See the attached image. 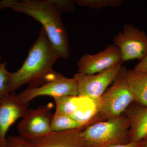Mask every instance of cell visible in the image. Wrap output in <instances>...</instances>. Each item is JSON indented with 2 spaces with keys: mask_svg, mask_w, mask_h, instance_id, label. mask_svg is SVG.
Wrapping results in <instances>:
<instances>
[{
  "mask_svg": "<svg viewBox=\"0 0 147 147\" xmlns=\"http://www.w3.org/2000/svg\"><path fill=\"white\" fill-rule=\"evenodd\" d=\"M122 67V63H121L96 74L78 72L74 74L73 79L77 84L79 95L93 100L99 98L109 85L116 80Z\"/></svg>",
  "mask_w": 147,
  "mask_h": 147,
  "instance_id": "obj_8",
  "label": "cell"
},
{
  "mask_svg": "<svg viewBox=\"0 0 147 147\" xmlns=\"http://www.w3.org/2000/svg\"><path fill=\"white\" fill-rule=\"evenodd\" d=\"M28 105L21 104L12 92L0 100V147H7L6 134L11 126L22 118Z\"/></svg>",
  "mask_w": 147,
  "mask_h": 147,
  "instance_id": "obj_10",
  "label": "cell"
},
{
  "mask_svg": "<svg viewBox=\"0 0 147 147\" xmlns=\"http://www.w3.org/2000/svg\"><path fill=\"white\" fill-rule=\"evenodd\" d=\"M7 147H35L30 141L20 136H9L7 138Z\"/></svg>",
  "mask_w": 147,
  "mask_h": 147,
  "instance_id": "obj_18",
  "label": "cell"
},
{
  "mask_svg": "<svg viewBox=\"0 0 147 147\" xmlns=\"http://www.w3.org/2000/svg\"><path fill=\"white\" fill-rule=\"evenodd\" d=\"M127 71L126 67H123L112 86L94 100L98 113L105 120L121 115L133 102L127 79Z\"/></svg>",
  "mask_w": 147,
  "mask_h": 147,
  "instance_id": "obj_4",
  "label": "cell"
},
{
  "mask_svg": "<svg viewBox=\"0 0 147 147\" xmlns=\"http://www.w3.org/2000/svg\"><path fill=\"white\" fill-rule=\"evenodd\" d=\"M78 95L79 92L75 80L53 70L46 82L38 86L28 87L24 91L16 94V98L21 104L29 105V102L35 98L43 96L54 98Z\"/></svg>",
  "mask_w": 147,
  "mask_h": 147,
  "instance_id": "obj_5",
  "label": "cell"
},
{
  "mask_svg": "<svg viewBox=\"0 0 147 147\" xmlns=\"http://www.w3.org/2000/svg\"><path fill=\"white\" fill-rule=\"evenodd\" d=\"M144 141L142 140L139 142H130L127 144H116L109 147H144Z\"/></svg>",
  "mask_w": 147,
  "mask_h": 147,
  "instance_id": "obj_20",
  "label": "cell"
},
{
  "mask_svg": "<svg viewBox=\"0 0 147 147\" xmlns=\"http://www.w3.org/2000/svg\"><path fill=\"white\" fill-rule=\"evenodd\" d=\"M130 71L133 74H140L147 72V54L145 58L139 62Z\"/></svg>",
  "mask_w": 147,
  "mask_h": 147,
  "instance_id": "obj_19",
  "label": "cell"
},
{
  "mask_svg": "<svg viewBox=\"0 0 147 147\" xmlns=\"http://www.w3.org/2000/svg\"><path fill=\"white\" fill-rule=\"evenodd\" d=\"M114 45L120 51L123 62L143 60L147 54V34L138 28L127 24L114 37Z\"/></svg>",
  "mask_w": 147,
  "mask_h": 147,
  "instance_id": "obj_7",
  "label": "cell"
},
{
  "mask_svg": "<svg viewBox=\"0 0 147 147\" xmlns=\"http://www.w3.org/2000/svg\"><path fill=\"white\" fill-rule=\"evenodd\" d=\"M6 65V62L0 63V100L5 98L11 93L12 73L7 71Z\"/></svg>",
  "mask_w": 147,
  "mask_h": 147,
  "instance_id": "obj_16",
  "label": "cell"
},
{
  "mask_svg": "<svg viewBox=\"0 0 147 147\" xmlns=\"http://www.w3.org/2000/svg\"><path fill=\"white\" fill-rule=\"evenodd\" d=\"M143 140L144 141V147H147V137Z\"/></svg>",
  "mask_w": 147,
  "mask_h": 147,
  "instance_id": "obj_21",
  "label": "cell"
},
{
  "mask_svg": "<svg viewBox=\"0 0 147 147\" xmlns=\"http://www.w3.org/2000/svg\"><path fill=\"white\" fill-rule=\"evenodd\" d=\"M88 126L87 124L75 120L69 116L55 112L53 115L51 129L52 132L82 130Z\"/></svg>",
  "mask_w": 147,
  "mask_h": 147,
  "instance_id": "obj_15",
  "label": "cell"
},
{
  "mask_svg": "<svg viewBox=\"0 0 147 147\" xmlns=\"http://www.w3.org/2000/svg\"><path fill=\"white\" fill-rule=\"evenodd\" d=\"M85 98V97L79 95L54 98L56 106L55 112L70 117L79 110Z\"/></svg>",
  "mask_w": 147,
  "mask_h": 147,
  "instance_id": "obj_14",
  "label": "cell"
},
{
  "mask_svg": "<svg viewBox=\"0 0 147 147\" xmlns=\"http://www.w3.org/2000/svg\"><path fill=\"white\" fill-rule=\"evenodd\" d=\"M74 1L78 5L94 9L109 6L117 7L123 2V0H77Z\"/></svg>",
  "mask_w": 147,
  "mask_h": 147,
  "instance_id": "obj_17",
  "label": "cell"
},
{
  "mask_svg": "<svg viewBox=\"0 0 147 147\" xmlns=\"http://www.w3.org/2000/svg\"><path fill=\"white\" fill-rule=\"evenodd\" d=\"M132 103L126 113L130 125L129 138L130 142H139L147 137V106Z\"/></svg>",
  "mask_w": 147,
  "mask_h": 147,
  "instance_id": "obj_12",
  "label": "cell"
},
{
  "mask_svg": "<svg viewBox=\"0 0 147 147\" xmlns=\"http://www.w3.org/2000/svg\"><path fill=\"white\" fill-rule=\"evenodd\" d=\"M60 58V56L42 28L22 66L12 73L11 93L15 92L25 84H28V87H36L44 83L47 75L53 71V65Z\"/></svg>",
  "mask_w": 147,
  "mask_h": 147,
  "instance_id": "obj_2",
  "label": "cell"
},
{
  "mask_svg": "<svg viewBox=\"0 0 147 147\" xmlns=\"http://www.w3.org/2000/svg\"><path fill=\"white\" fill-rule=\"evenodd\" d=\"M1 56H0V63H1Z\"/></svg>",
  "mask_w": 147,
  "mask_h": 147,
  "instance_id": "obj_22",
  "label": "cell"
},
{
  "mask_svg": "<svg viewBox=\"0 0 147 147\" xmlns=\"http://www.w3.org/2000/svg\"><path fill=\"white\" fill-rule=\"evenodd\" d=\"M127 79L133 97V102L147 106V72L133 74L128 70Z\"/></svg>",
  "mask_w": 147,
  "mask_h": 147,
  "instance_id": "obj_13",
  "label": "cell"
},
{
  "mask_svg": "<svg viewBox=\"0 0 147 147\" xmlns=\"http://www.w3.org/2000/svg\"><path fill=\"white\" fill-rule=\"evenodd\" d=\"M129 127L127 116L121 115L95 123L79 134L86 147H109L130 142Z\"/></svg>",
  "mask_w": 147,
  "mask_h": 147,
  "instance_id": "obj_3",
  "label": "cell"
},
{
  "mask_svg": "<svg viewBox=\"0 0 147 147\" xmlns=\"http://www.w3.org/2000/svg\"><path fill=\"white\" fill-rule=\"evenodd\" d=\"M52 105L39 106L36 109H28L17 127L19 136L31 141L44 137L52 132L53 115Z\"/></svg>",
  "mask_w": 147,
  "mask_h": 147,
  "instance_id": "obj_6",
  "label": "cell"
},
{
  "mask_svg": "<svg viewBox=\"0 0 147 147\" xmlns=\"http://www.w3.org/2000/svg\"><path fill=\"white\" fill-rule=\"evenodd\" d=\"M122 63L121 55L118 47L114 44L110 45L97 54H86L82 56L77 63L78 72L96 74Z\"/></svg>",
  "mask_w": 147,
  "mask_h": 147,
  "instance_id": "obj_9",
  "label": "cell"
},
{
  "mask_svg": "<svg viewBox=\"0 0 147 147\" xmlns=\"http://www.w3.org/2000/svg\"><path fill=\"white\" fill-rule=\"evenodd\" d=\"M75 3L71 0H3L0 1V9H10L39 22L61 58L68 59L69 41L61 15L75 11Z\"/></svg>",
  "mask_w": 147,
  "mask_h": 147,
  "instance_id": "obj_1",
  "label": "cell"
},
{
  "mask_svg": "<svg viewBox=\"0 0 147 147\" xmlns=\"http://www.w3.org/2000/svg\"><path fill=\"white\" fill-rule=\"evenodd\" d=\"M53 131L44 137L29 141L35 147H86L83 143L79 131Z\"/></svg>",
  "mask_w": 147,
  "mask_h": 147,
  "instance_id": "obj_11",
  "label": "cell"
}]
</instances>
